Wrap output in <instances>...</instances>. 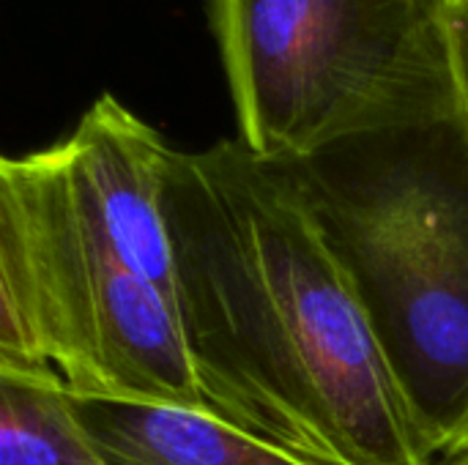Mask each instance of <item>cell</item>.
<instances>
[{
    "instance_id": "obj_1",
    "label": "cell",
    "mask_w": 468,
    "mask_h": 465,
    "mask_svg": "<svg viewBox=\"0 0 468 465\" xmlns=\"http://www.w3.org/2000/svg\"><path fill=\"white\" fill-rule=\"evenodd\" d=\"M178 307L222 419L315 465H436L296 178L239 137L176 151Z\"/></svg>"
},
{
    "instance_id": "obj_2",
    "label": "cell",
    "mask_w": 468,
    "mask_h": 465,
    "mask_svg": "<svg viewBox=\"0 0 468 465\" xmlns=\"http://www.w3.org/2000/svg\"><path fill=\"white\" fill-rule=\"evenodd\" d=\"M296 178L436 460L468 449V143L458 115L359 134Z\"/></svg>"
},
{
    "instance_id": "obj_3",
    "label": "cell",
    "mask_w": 468,
    "mask_h": 465,
    "mask_svg": "<svg viewBox=\"0 0 468 465\" xmlns=\"http://www.w3.org/2000/svg\"><path fill=\"white\" fill-rule=\"evenodd\" d=\"M0 367L55 370L82 397L222 419L178 296L137 271L69 197L47 148L0 162Z\"/></svg>"
},
{
    "instance_id": "obj_4",
    "label": "cell",
    "mask_w": 468,
    "mask_h": 465,
    "mask_svg": "<svg viewBox=\"0 0 468 465\" xmlns=\"http://www.w3.org/2000/svg\"><path fill=\"white\" fill-rule=\"evenodd\" d=\"M452 0H208L239 140L263 159L455 118Z\"/></svg>"
},
{
    "instance_id": "obj_5",
    "label": "cell",
    "mask_w": 468,
    "mask_h": 465,
    "mask_svg": "<svg viewBox=\"0 0 468 465\" xmlns=\"http://www.w3.org/2000/svg\"><path fill=\"white\" fill-rule=\"evenodd\" d=\"M69 400L107 465H315L214 414L74 392Z\"/></svg>"
},
{
    "instance_id": "obj_6",
    "label": "cell",
    "mask_w": 468,
    "mask_h": 465,
    "mask_svg": "<svg viewBox=\"0 0 468 465\" xmlns=\"http://www.w3.org/2000/svg\"><path fill=\"white\" fill-rule=\"evenodd\" d=\"M0 465H107L55 370L0 367Z\"/></svg>"
},
{
    "instance_id": "obj_7",
    "label": "cell",
    "mask_w": 468,
    "mask_h": 465,
    "mask_svg": "<svg viewBox=\"0 0 468 465\" xmlns=\"http://www.w3.org/2000/svg\"><path fill=\"white\" fill-rule=\"evenodd\" d=\"M450 47L455 77V115L468 143V3H450Z\"/></svg>"
},
{
    "instance_id": "obj_8",
    "label": "cell",
    "mask_w": 468,
    "mask_h": 465,
    "mask_svg": "<svg viewBox=\"0 0 468 465\" xmlns=\"http://www.w3.org/2000/svg\"><path fill=\"white\" fill-rule=\"evenodd\" d=\"M436 465H468V449L466 452H461V455H455V458H447V460H439Z\"/></svg>"
},
{
    "instance_id": "obj_9",
    "label": "cell",
    "mask_w": 468,
    "mask_h": 465,
    "mask_svg": "<svg viewBox=\"0 0 468 465\" xmlns=\"http://www.w3.org/2000/svg\"><path fill=\"white\" fill-rule=\"evenodd\" d=\"M458 3H468V0H458Z\"/></svg>"
}]
</instances>
